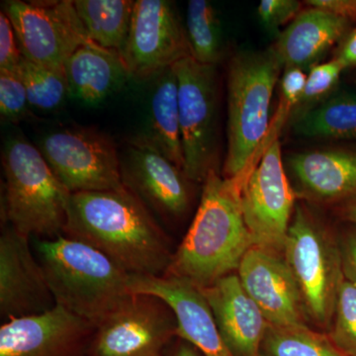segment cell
Returning <instances> with one entry per match:
<instances>
[{
	"mask_svg": "<svg viewBox=\"0 0 356 356\" xmlns=\"http://www.w3.org/2000/svg\"><path fill=\"white\" fill-rule=\"evenodd\" d=\"M63 235L88 243L136 275H165L175 254L158 219L125 186L70 194Z\"/></svg>",
	"mask_w": 356,
	"mask_h": 356,
	"instance_id": "1",
	"label": "cell"
},
{
	"mask_svg": "<svg viewBox=\"0 0 356 356\" xmlns=\"http://www.w3.org/2000/svg\"><path fill=\"white\" fill-rule=\"evenodd\" d=\"M243 181L211 170L186 235L163 276L203 289L238 270L254 240L242 208Z\"/></svg>",
	"mask_w": 356,
	"mask_h": 356,
	"instance_id": "2",
	"label": "cell"
},
{
	"mask_svg": "<svg viewBox=\"0 0 356 356\" xmlns=\"http://www.w3.org/2000/svg\"><path fill=\"white\" fill-rule=\"evenodd\" d=\"M33 248L56 305L95 327L132 294L130 274L88 243L60 235L35 238Z\"/></svg>",
	"mask_w": 356,
	"mask_h": 356,
	"instance_id": "3",
	"label": "cell"
},
{
	"mask_svg": "<svg viewBox=\"0 0 356 356\" xmlns=\"http://www.w3.org/2000/svg\"><path fill=\"white\" fill-rule=\"evenodd\" d=\"M283 65L273 48L243 51L232 58L228 74V149L224 177L245 180L264 152L269 110Z\"/></svg>",
	"mask_w": 356,
	"mask_h": 356,
	"instance_id": "4",
	"label": "cell"
},
{
	"mask_svg": "<svg viewBox=\"0 0 356 356\" xmlns=\"http://www.w3.org/2000/svg\"><path fill=\"white\" fill-rule=\"evenodd\" d=\"M1 221L27 236L63 235L70 192L51 172L38 147L13 138L2 152Z\"/></svg>",
	"mask_w": 356,
	"mask_h": 356,
	"instance_id": "5",
	"label": "cell"
},
{
	"mask_svg": "<svg viewBox=\"0 0 356 356\" xmlns=\"http://www.w3.org/2000/svg\"><path fill=\"white\" fill-rule=\"evenodd\" d=\"M283 255L298 283L307 317L330 330L344 280L339 243L310 211L296 206Z\"/></svg>",
	"mask_w": 356,
	"mask_h": 356,
	"instance_id": "6",
	"label": "cell"
},
{
	"mask_svg": "<svg viewBox=\"0 0 356 356\" xmlns=\"http://www.w3.org/2000/svg\"><path fill=\"white\" fill-rule=\"evenodd\" d=\"M178 83L184 172L203 184L216 170L218 83L216 65H201L187 56L173 65Z\"/></svg>",
	"mask_w": 356,
	"mask_h": 356,
	"instance_id": "7",
	"label": "cell"
},
{
	"mask_svg": "<svg viewBox=\"0 0 356 356\" xmlns=\"http://www.w3.org/2000/svg\"><path fill=\"white\" fill-rule=\"evenodd\" d=\"M38 149L70 193L124 187L120 149L111 137L97 129L72 127L49 133Z\"/></svg>",
	"mask_w": 356,
	"mask_h": 356,
	"instance_id": "8",
	"label": "cell"
},
{
	"mask_svg": "<svg viewBox=\"0 0 356 356\" xmlns=\"http://www.w3.org/2000/svg\"><path fill=\"white\" fill-rule=\"evenodd\" d=\"M175 337L172 308L154 295L132 293L96 327L88 356H163Z\"/></svg>",
	"mask_w": 356,
	"mask_h": 356,
	"instance_id": "9",
	"label": "cell"
},
{
	"mask_svg": "<svg viewBox=\"0 0 356 356\" xmlns=\"http://www.w3.org/2000/svg\"><path fill=\"white\" fill-rule=\"evenodd\" d=\"M295 197L282 161L280 140H269L242 189L243 216L254 247L283 254L296 207Z\"/></svg>",
	"mask_w": 356,
	"mask_h": 356,
	"instance_id": "10",
	"label": "cell"
},
{
	"mask_svg": "<svg viewBox=\"0 0 356 356\" xmlns=\"http://www.w3.org/2000/svg\"><path fill=\"white\" fill-rule=\"evenodd\" d=\"M13 24L21 55L44 67L64 69L65 60L88 41L74 1L2 2Z\"/></svg>",
	"mask_w": 356,
	"mask_h": 356,
	"instance_id": "11",
	"label": "cell"
},
{
	"mask_svg": "<svg viewBox=\"0 0 356 356\" xmlns=\"http://www.w3.org/2000/svg\"><path fill=\"white\" fill-rule=\"evenodd\" d=\"M120 172L124 186L154 217L177 221L191 209L194 182L161 153L149 136L126 140L120 149Z\"/></svg>",
	"mask_w": 356,
	"mask_h": 356,
	"instance_id": "12",
	"label": "cell"
},
{
	"mask_svg": "<svg viewBox=\"0 0 356 356\" xmlns=\"http://www.w3.org/2000/svg\"><path fill=\"white\" fill-rule=\"evenodd\" d=\"M131 77L149 81L191 56L185 27L173 2L135 1L130 29L120 51Z\"/></svg>",
	"mask_w": 356,
	"mask_h": 356,
	"instance_id": "13",
	"label": "cell"
},
{
	"mask_svg": "<svg viewBox=\"0 0 356 356\" xmlns=\"http://www.w3.org/2000/svg\"><path fill=\"white\" fill-rule=\"evenodd\" d=\"M96 327L56 305L0 327V356H88Z\"/></svg>",
	"mask_w": 356,
	"mask_h": 356,
	"instance_id": "14",
	"label": "cell"
},
{
	"mask_svg": "<svg viewBox=\"0 0 356 356\" xmlns=\"http://www.w3.org/2000/svg\"><path fill=\"white\" fill-rule=\"evenodd\" d=\"M56 306L29 236L11 226L0 236V317L2 322L29 317Z\"/></svg>",
	"mask_w": 356,
	"mask_h": 356,
	"instance_id": "15",
	"label": "cell"
},
{
	"mask_svg": "<svg viewBox=\"0 0 356 356\" xmlns=\"http://www.w3.org/2000/svg\"><path fill=\"white\" fill-rule=\"evenodd\" d=\"M236 271L268 324L306 325L303 297L283 254L252 247Z\"/></svg>",
	"mask_w": 356,
	"mask_h": 356,
	"instance_id": "16",
	"label": "cell"
},
{
	"mask_svg": "<svg viewBox=\"0 0 356 356\" xmlns=\"http://www.w3.org/2000/svg\"><path fill=\"white\" fill-rule=\"evenodd\" d=\"M129 288L131 293L163 300L177 318V337L193 344L203 356H235L222 339L202 292L188 281L130 274Z\"/></svg>",
	"mask_w": 356,
	"mask_h": 356,
	"instance_id": "17",
	"label": "cell"
},
{
	"mask_svg": "<svg viewBox=\"0 0 356 356\" xmlns=\"http://www.w3.org/2000/svg\"><path fill=\"white\" fill-rule=\"evenodd\" d=\"M200 290L233 355L259 356L268 322L243 287L238 274H229Z\"/></svg>",
	"mask_w": 356,
	"mask_h": 356,
	"instance_id": "18",
	"label": "cell"
},
{
	"mask_svg": "<svg viewBox=\"0 0 356 356\" xmlns=\"http://www.w3.org/2000/svg\"><path fill=\"white\" fill-rule=\"evenodd\" d=\"M298 193L320 203H339L356 194V149H316L288 158Z\"/></svg>",
	"mask_w": 356,
	"mask_h": 356,
	"instance_id": "19",
	"label": "cell"
},
{
	"mask_svg": "<svg viewBox=\"0 0 356 356\" xmlns=\"http://www.w3.org/2000/svg\"><path fill=\"white\" fill-rule=\"evenodd\" d=\"M350 24L346 18L310 7L292 20L271 48L284 69L298 67L306 72L346 38Z\"/></svg>",
	"mask_w": 356,
	"mask_h": 356,
	"instance_id": "20",
	"label": "cell"
},
{
	"mask_svg": "<svg viewBox=\"0 0 356 356\" xmlns=\"http://www.w3.org/2000/svg\"><path fill=\"white\" fill-rule=\"evenodd\" d=\"M70 97L97 104L131 77L120 53L90 40L79 46L64 65Z\"/></svg>",
	"mask_w": 356,
	"mask_h": 356,
	"instance_id": "21",
	"label": "cell"
},
{
	"mask_svg": "<svg viewBox=\"0 0 356 356\" xmlns=\"http://www.w3.org/2000/svg\"><path fill=\"white\" fill-rule=\"evenodd\" d=\"M152 127L147 134L161 153L184 170L177 76L173 67L156 77L151 100Z\"/></svg>",
	"mask_w": 356,
	"mask_h": 356,
	"instance_id": "22",
	"label": "cell"
},
{
	"mask_svg": "<svg viewBox=\"0 0 356 356\" xmlns=\"http://www.w3.org/2000/svg\"><path fill=\"white\" fill-rule=\"evenodd\" d=\"M293 132L311 139L356 140V93H334L294 117Z\"/></svg>",
	"mask_w": 356,
	"mask_h": 356,
	"instance_id": "23",
	"label": "cell"
},
{
	"mask_svg": "<svg viewBox=\"0 0 356 356\" xmlns=\"http://www.w3.org/2000/svg\"><path fill=\"white\" fill-rule=\"evenodd\" d=\"M86 36L102 48L120 53L135 6L133 0H74Z\"/></svg>",
	"mask_w": 356,
	"mask_h": 356,
	"instance_id": "24",
	"label": "cell"
},
{
	"mask_svg": "<svg viewBox=\"0 0 356 356\" xmlns=\"http://www.w3.org/2000/svg\"><path fill=\"white\" fill-rule=\"evenodd\" d=\"M259 356H346L327 334L313 331L307 325L268 324Z\"/></svg>",
	"mask_w": 356,
	"mask_h": 356,
	"instance_id": "25",
	"label": "cell"
},
{
	"mask_svg": "<svg viewBox=\"0 0 356 356\" xmlns=\"http://www.w3.org/2000/svg\"><path fill=\"white\" fill-rule=\"evenodd\" d=\"M185 32L191 57L199 64L217 67L222 60L224 44L220 20L211 2H188Z\"/></svg>",
	"mask_w": 356,
	"mask_h": 356,
	"instance_id": "26",
	"label": "cell"
},
{
	"mask_svg": "<svg viewBox=\"0 0 356 356\" xmlns=\"http://www.w3.org/2000/svg\"><path fill=\"white\" fill-rule=\"evenodd\" d=\"M24 84L28 102L33 108L53 111L70 96L65 69H54L22 58L15 72Z\"/></svg>",
	"mask_w": 356,
	"mask_h": 356,
	"instance_id": "27",
	"label": "cell"
},
{
	"mask_svg": "<svg viewBox=\"0 0 356 356\" xmlns=\"http://www.w3.org/2000/svg\"><path fill=\"white\" fill-rule=\"evenodd\" d=\"M327 336L346 356H356V286L343 280Z\"/></svg>",
	"mask_w": 356,
	"mask_h": 356,
	"instance_id": "28",
	"label": "cell"
},
{
	"mask_svg": "<svg viewBox=\"0 0 356 356\" xmlns=\"http://www.w3.org/2000/svg\"><path fill=\"white\" fill-rule=\"evenodd\" d=\"M346 67L334 58L330 62L314 65L309 70L306 88L295 107L294 117L303 113L329 97Z\"/></svg>",
	"mask_w": 356,
	"mask_h": 356,
	"instance_id": "29",
	"label": "cell"
},
{
	"mask_svg": "<svg viewBox=\"0 0 356 356\" xmlns=\"http://www.w3.org/2000/svg\"><path fill=\"white\" fill-rule=\"evenodd\" d=\"M24 84L14 72L0 70V115L2 121L10 123L29 118L30 111Z\"/></svg>",
	"mask_w": 356,
	"mask_h": 356,
	"instance_id": "30",
	"label": "cell"
},
{
	"mask_svg": "<svg viewBox=\"0 0 356 356\" xmlns=\"http://www.w3.org/2000/svg\"><path fill=\"white\" fill-rule=\"evenodd\" d=\"M301 2L296 0H262L257 15L267 31L277 33L280 26L293 20L301 11Z\"/></svg>",
	"mask_w": 356,
	"mask_h": 356,
	"instance_id": "31",
	"label": "cell"
},
{
	"mask_svg": "<svg viewBox=\"0 0 356 356\" xmlns=\"http://www.w3.org/2000/svg\"><path fill=\"white\" fill-rule=\"evenodd\" d=\"M22 55L13 24L6 13H0V70L15 72Z\"/></svg>",
	"mask_w": 356,
	"mask_h": 356,
	"instance_id": "32",
	"label": "cell"
},
{
	"mask_svg": "<svg viewBox=\"0 0 356 356\" xmlns=\"http://www.w3.org/2000/svg\"><path fill=\"white\" fill-rule=\"evenodd\" d=\"M307 77L305 70L298 67H287L281 79V92L285 104V110H294L306 88Z\"/></svg>",
	"mask_w": 356,
	"mask_h": 356,
	"instance_id": "33",
	"label": "cell"
},
{
	"mask_svg": "<svg viewBox=\"0 0 356 356\" xmlns=\"http://www.w3.org/2000/svg\"><path fill=\"white\" fill-rule=\"evenodd\" d=\"M339 243L344 280L356 286V229L348 232Z\"/></svg>",
	"mask_w": 356,
	"mask_h": 356,
	"instance_id": "34",
	"label": "cell"
},
{
	"mask_svg": "<svg viewBox=\"0 0 356 356\" xmlns=\"http://www.w3.org/2000/svg\"><path fill=\"white\" fill-rule=\"evenodd\" d=\"M305 3L350 21L356 20V0H308Z\"/></svg>",
	"mask_w": 356,
	"mask_h": 356,
	"instance_id": "35",
	"label": "cell"
},
{
	"mask_svg": "<svg viewBox=\"0 0 356 356\" xmlns=\"http://www.w3.org/2000/svg\"><path fill=\"white\" fill-rule=\"evenodd\" d=\"M336 58L341 60L346 69L356 67V28L350 30L341 41Z\"/></svg>",
	"mask_w": 356,
	"mask_h": 356,
	"instance_id": "36",
	"label": "cell"
},
{
	"mask_svg": "<svg viewBox=\"0 0 356 356\" xmlns=\"http://www.w3.org/2000/svg\"><path fill=\"white\" fill-rule=\"evenodd\" d=\"M163 356H203V355L193 344L177 337V341H172V343L166 348Z\"/></svg>",
	"mask_w": 356,
	"mask_h": 356,
	"instance_id": "37",
	"label": "cell"
},
{
	"mask_svg": "<svg viewBox=\"0 0 356 356\" xmlns=\"http://www.w3.org/2000/svg\"><path fill=\"white\" fill-rule=\"evenodd\" d=\"M337 212L344 221L356 226V194L337 203Z\"/></svg>",
	"mask_w": 356,
	"mask_h": 356,
	"instance_id": "38",
	"label": "cell"
}]
</instances>
